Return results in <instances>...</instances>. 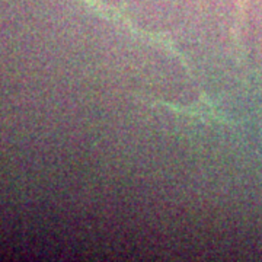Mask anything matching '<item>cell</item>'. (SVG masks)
<instances>
[]
</instances>
